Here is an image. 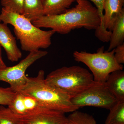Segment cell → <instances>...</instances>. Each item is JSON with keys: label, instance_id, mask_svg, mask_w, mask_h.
<instances>
[{"label": "cell", "instance_id": "6da1fadb", "mask_svg": "<svg viewBox=\"0 0 124 124\" xmlns=\"http://www.w3.org/2000/svg\"><path fill=\"white\" fill-rule=\"evenodd\" d=\"M75 7L64 13L53 15H43L32 22L40 28H50L55 32L66 34L76 29L84 28L95 30L99 27L100 19L97 10L86 0H76Z\"/></svg>", "mask_w": 124, "mask_h": 124}, {"label": "cell", "instance_id": "7a4b0ae2", "mask_svg": "<svg viewBox=\"0 0 124 124\" xmlns=\"http://www.w3.org/2000/svg\"><path fill=\"white\" fill-rule=\"evenodd\" d=\"M1 22L14 27V31L19 40L21 48L29 52L46 49L51 44V37L55 33L51 30L45 31L34 26L23 15L2 7L0 14Z\"/></svg>", "mask_w": 124, "mask_h": 124}, {"label": "cell", "instance_id": "3957f363", "mask_svg": "<svg viewBox=\"0 0 124 124\" xmlns=\"http://www.w3.org/2000/svg\"><path fill=\"white\" fill-rule=\"evenodd\" d=\"M18 91L33 96L49 109L66 113L79 108L72 104L71 97L46 83L43 70H40L35 77H27L26 84Z\"/></svg>", "mask_w": 124, "mask_h": 124}, {"label": "cell", "instance_id": "277c9868", "mask_svg": "<svg viewBox=\"0 0 124 124\" xmlns=\"http://www.w3.org/2000/svg\"><path fill=\"white\" fill-rule=\"evenodd\" d=\"M47 84L72 98L95 84L92 73L79 66L62 67L45 78Z\"/></svg>", "mask_w": 124, "mask_h": 124}, {"label": "cell", "instance_id": "5b68a950", "mask_svg": "<svg viewBox=\"0 0 124 124\" xmlns=\"http://www.w3.org/2000/svg\"><path fill=\"white\" fill-rule=\"evenodd\" d=\"M114 52V49L104 51V46H102L94 53L76 51L73 53V57L76 61L83 63L89 68L95 82L104 83L110 73L124 68L116 60Z\"/></svg>", "mask_w": 124, "mask_h": 124}, {"label": "cell", "instance_id": "8992f818", "mask_svg": "<svg viewBox=\"0 0 124 124\" xmlns=\"http://www.w3.org/2000/svg\"><path fill=\"white\" fill-rule=\"evenodd\" d=\"M71 101L73 105L79 108L93 106L108 110L117 102L105 83L98 82L72 98Z\"/></svg>", "mask_w": 124, "mask_h": 124}, {"label": "cell", "instance_id": "52a82bcc", "mask_svg": "<svg viewBox=\"0 0 124 124\" xmlns=\"http://www.w3.org/2000/svg\"><path fill=\"white\" fill-rule=\"evenodd\" d=\"M48 53L47 51L40 50L31 51L16 65L0 69V81L8 83L15 92L19 91L26 82V72L28 68Z\"/></svg>", "mask_w": 124, "mask_h": 124}, {"label": "cell", "instance_id": "ba28073f", "mask_svg": "<svg viewBox=\"0 0 124 124\" xmlns=\"http://www.w3.org/2000/svg\"><path fill=\"white\" fill-rule=\"evenodd\" d=\"M7 107L13 113L21 117L35 115L48 108L33 96L20 91L16 92Z\"/></svg>", "mask_w": 124, "mask_h": 124}, {"label": "cell", "instance_id": "9c48e42d", "mask_svg": "<svg viewBox=\"0 0 124 124\" xmlns=\"http://www.w3.org/2000/svg\"><path fill=\"white\" fill-rule=\"evenodd\" d=\"M0 45L6 53L8 59L17 62L22 58V54L16 43V39L7 24L0 23Z\"/></svg>", "mask_w": 124, "mask_h": 124}, {"label": "cell", "instance_id": "30bf717a", "mask_svg": "<svg viewBox=\"0 0 124 124\" xmlns=\"http://www.w3.org/2000/svg\"><path fill=\"white\" fill-rule=\"evenodd\" d=\"M61 111L47 108L39 114L27 117L24 124H66L67 117Z\"/></svg>", "mask_w": 124, "mask_h": 124}, {"label": "cell", "instance_id": "8fae6325", "mask_svg": "<svg viewBox=\"0 0 124 124\" xmlns=\"http://www.w3.org/2000/svg\"><path fill=\"white\" fill-rule=\"evenodd\" d=\"M124 0H106L103 7V24L104 28L111 31L116 20L122 10Z\"/></svg>", "mask_w": 124, "mask_h": 124}, {"label": "cell", "instance_id": "7c38bea8", "mask_svg": "<svg viewBox=\"0 0 124 124\" xmlns=\"http://www.w3.org/2000/svg\"><path fill=\"white\" fill-rule=\"evenodd\" d=\"M105 83L117 102H124V71L118 70L111 72L107 78Z\"/></svg>", "mask_w": 124, "mask_h": 124}, {"label": "cell", "instance_id": "4fadbf2b", "mask_svg": "<svg viewBox=\"0 0 124 124\" xmlns=\"http://www.w3.org/2000/svg\"><path fill=\"white\" fill-rule=\"evenodd\" d=\"M124 10H122L116 20L111 31L108 51H110L124 43Z\"/></svg>", "mask_w": 124, "mask_h": 124}, {"label": "cell", "instance_id": "5bb4252c", "mask_svg": "<svg viewBox=\"0 0 124 124\" xmlns=\"http://www.w3.org/2000/svg\"><path fill=\"white\" fill-rule=\"evenodd\" d=\"M22 15L31 22L44 15L42 0H23Z\"/></svg>", "mask_w": 124, "mask_h": 124}, {"label": "cell", "instance_id": "9a60e30c", "mask_svg": "<svg viewBox=\"0 0 124 124\" xmlns=\"http://www.w3.org/2000/svg\"><path fill=\"white\" fill-rule=\"evenodd\" d=\"M76 0H44V15H53L64 13Z\"/></svg>", "mask_w": 124, "mask_h": 124}, {"label": "cell", "instance_id": "2e32d148", "mask_svg": "<svg viewBox=\"0 0 124 124\" xmlns=\"http://www.w3.org/2000/svg\"><path fill=\"white\" fill-rule=\"evenodd\" d=\"M109 110L105 124H124V102H116Z\"/></svg>", "mask_w": 124, "mask_h": 124}, {"label": "cell", "instance_id": "e0dca14e", "mask_svg": "<svg viewBox=\"0 0 124 124\" xmlns=\"http://www.w3.org/2000/svg\"><path fill=\"white\" fill-rule=\"evenodd\" d=\"M67 117L66 124H97L93 116L78 110L71 112Z\"/></svg>", "mask_w": 124, "mask_h": 124}, {"label": "cell", "instance_id": "ac0fdd59", "mask_svg": "<svg viewBox=\"0 0 124 124\" xmlns=\"http://www.w3.org/2000/svg\"><path fill=\"white\" fill-rule=\"evenodd\" d=\"M0 124H24L8 107L0 106Z\"/></svg>", "mask_w": 124, "mask_h": 124}, {"label": "cell", "instance_id": "d6986e66", "mask_svg": "<svg viewBox=\"0 0 124 124\" xmlns=\"http://www.w3.org/2000/svg\"><path fill=\"white\" fill-rule=\"evenodd\" d=\"M91 1L95 5L98 12L100 19V23L99 27L95 30L96 36L100 37L106 36L109 33V31L104 28L103 24V7L106 0H86Z\"/></svg>", "mask_w": 124, "mask_h": 124}, {"label": "cell", "instance_id": "ffe728a7", "mask_svg": "<svg viewBox=\"0 0 124 124\" xmlns=\"http://www.w3.org/2000/svg\"><path fill=\"white\" fill-rule=\"evenodd\" d=\"M23 0H1L3 8L10 11L22 14Z\"/></svg>", "mask_w": 124, "mask_h": 124}, {"label": "cell", "instance_id": "44dd1931", "mask_svg": "<svg viewBox=\"0 0 124 124\" xmlns=\"http://www.w3.org/2000/svg\"><path fill=\"white\" fill-rule=\"evenodd\" d=\"M16 93L10 87H0V106H8L13 99Z\"/></svg>", "mask_w": 124, "mask_h": 124}, {"label": "cell", "instance_id": "7402d4cb", "mask_svg": "<svg viewBox=\"0 0 124 124\" xmlns=\"http://www.w3.org/2000/svg\"><path fill=\"white\" fill-rule=\"evenodd\" d=\"M114 57L119 64L124 63V44L120 45L114 49Z\"/></svg>", "mask_w": 124, "mask_h": 124}, {"label": "cell", "instance_id": "603a6c76", "mask_svg": "<svg viewBox=\"0 0 124 124\" xmlns=\"http://www.w3.org/2000/svg\"><path fill=\"white\" fill-rule=\"evenodd\" d=\"M6 67H7V66L2 59V53H1V47L0 45V69L5 68Z\"/></svg>", "mask_w": 124, "mask_h": 124}, {"label": "cell", "instance_id": "cb8c5ba5", "mask_svg": "<svg viewBox=\"0 0 124 124\" xmlns=\"http://www.w3.org/2000/svg\"><path fill=\"white\" fill-rule=\"evenodd\" d=\"M1 20L0 19V23H1Z\"/></svg>", "mask_w": 124, "mask_h": 124}, {"label": "cell", "instance_id": "d4e9b609", "mask_svg": "<svg viewBox=\"0 0 124 124\" xmlns=\"http://www.w3.org/2000/svg\"><path fill=\"white\" fill-rule=\"evenodd\" d=\"M42 0V1H43L44 0Z\"/></svg>", "mask_w": 124, "mask_h": 124}]
</instances>
